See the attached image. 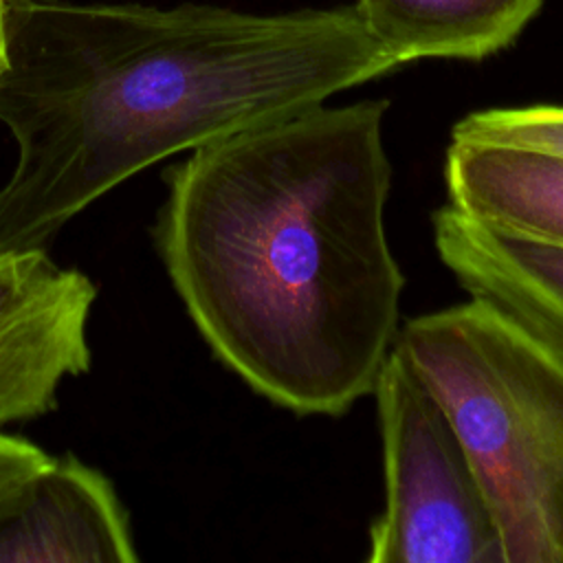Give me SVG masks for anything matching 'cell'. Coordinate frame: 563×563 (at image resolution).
I'll return each instance as SVG.
<instances>
[{
    "label": "cell",
    "instance_id": "cell-5",
    "mask_svg": "<svg viewBox=\"0 0 563 563\" xmlns=\"http://www.w3.org/2000/svg\"><path fill=\"white\" fill-rule=\"evenodd\" d=\"M95 284L44 249L0 255V431L57 407L59 385L90 369Z\"/></svg>",
    "mask_w": 563,
    "mask_h": 563
},
{
    "label": "cell",
    "instance_id": "cell-12",
    "mask_svg": "<svg viewBox=\"0 0 563 563\" xmlns=\"http://www.w3.org/2000/svg\"><path fill=\"white\" fill-rule=\"evenodd\" d=\"M4 7L7 0H0V73L4 68Z\"/></svg>",
    "mask_w": 563,
    "mask_h": 563
},
{
    "label": "cell",
    "instance_id": "cell-9",
    "mask_svg": "<svg viewBox=\"0 0 563 563\" xmlns=\"http://www.w3.org/2000/svg\"><path fill=\"white\" fill-rule=\"evenodd\" d=\"M369 33L407 62L484 59L510 46L543 0H356Z\"/></svg>",
    "mask_w": 563,
    "mask_h": 563
},
{
    "label": "cell",
    "instance_id": "cell-11",
    "mask_svg": "<svg viewBox=\"0 0 563 563\" xmlns=\"http://www.w3.org/2000/svg\"><path fill=\"white\" fill-rule=\"evenodd\" d=\"M48 462L51 455L33 442L0 431V501L15 493Z\"/></svg>",
    "mask_w": 563,
    "mask_h": 563
},
{
    "label": "cell",
    "instance_id": "cell-1",
    "mask_svg": "<svg viewBox=\"0 0 563 563\" xmlns=\"http://www.w3.org/2000/svg\"><path fill=\"white\" fill-rule=\"evenodd\" d=\"M387 106L319 103L167 172L156 246L180 301L233 374L299 416L372 394L398 334Z\"/></svg>",
    "mask_w": 563,
    "mask_h": 563
},
{
    "label": "cell",
    "instance_id": "cell-10",
    "mask_svg": "<svg viewBox=\"0 0 563 563\" xmlns=\"http://www.w3.org/2000/svg\"><path fill=\"white\" fill-rule=\"evenodd\" d=\"M451 139L515 143L563 154V106L534 103L477 110L453 125Z\"/></svg>",
    "mask_w": 563,
    "mask_h": 563
},
{
    "label": "cell",
    "instance_id": "cell-6",
    "mask_svg": "<svg viewBox=\"0 0 563 563\" xmlns=\"http://www.w3.org/2000/svg\"><path fill=\"white\" fill-rule=\"evenodd\" d=\"M130 519L110 479L51 457L0 501V563H134Z\"/></svg>",
    "mask_w": 563,
    "mask_h": 563
},
{
    "label": "cell",
    "instance_id": "cell-7",
    "mask_svg": "<svg viewBox=\"0 0 563 563\" xmlns=\"http://www.w3.org/2000/svg\"><path fill=\"white\" fill-rule=\"evenodd\" d=\"M440 260L484 301L563 363V244L468 216L451 202L433 218Z\"/></svg>",
    "mask_w": 563,
    "mask_h": 563
},
{
    "label": "cell",
    "instance_id": "cell-3",
    "mask_svg": "<svg viewBox=\"0 0 563 563\" xmlns=\"http://www.w3.org/2000/svg\"><path fill=\"white\" fill-rule=\"evenodd\" d=\"M396 345L471 455L504 563H563V363L477 299L409 319Z\"/></svg>",
    "mask_w": 563,
    "mask_h": 563
},
{
    "label": "cell",
    "instance_id": "cell-8",
    "mask_svg": "<svg viewBox=\"0 0 563 563\" xmlns=\"http://www.w3.org/2000/svg\"><path fill=\"white\" fill-rule=\"evenodd\" d=\"M444 183L449 202L468 216L563 244V154L451 139Z\"/></svg>",
    "mask_w": 563,
    "mask_h": 563
},
{
    "label": "cell",
    "instance_id": "cell-4",
    "mask_svg": "<svg viewBox=\"0 0 563 563\" xmlns=\"http://www.w3.org/2000/svg\"><path fill=\"white\" fill-rule=\"evenodd\" d=\"M385 508L369 530V563H504L497 521L446 409L391 345L374 383Z\"/></svg>",
    "mask_w": 563,
    "mask_h": 563
},
{
    "label": "cell",
    "instance_id": "cell-2",
    "mask_svg": "<svg viewBox=\"0 0 563 563\" xmlns=\"http://www.w3.org/2000/svg\"><path fill=\"white\" fill-rule=\"evenodd\" d=\"M400 64L356 4L246 13L213 4L7 0L0 255L44 249L150 165L372 81Z\"/></svg>",
    "mask_w": 563,
    "mask_h": 563
}]
</instances>
